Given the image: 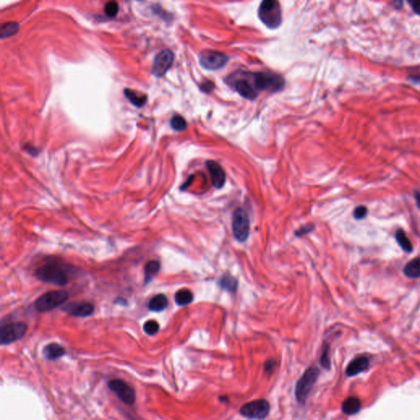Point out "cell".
I'll return each mask as SVG.
<instances>
[{
    "instance_id": "obj_13",
    "label": "cell",
    "mask_w": 420,
    "mask_h": 420,
    "mask_svg": "<svg viewBox=\"0 0 420 420\" xmlns=\"http://www.w3.org/2000/svg\"><path fill=\"white\" fill-rule=\"evenodd\" d=\"M64 312L74 317H88L94 313V304L87 301L72 302L62 308Z\"/></svg>"
},
{
    "instance_id": "obj_17",
    "label": "cell",
    "mask_w": 420,
    "mask_h": 420,
    "mask_svg": "<svg viewBox=\"0 0 420 420\" xmlns=\"http://www.w3.org/2000/svg\"><path fill=\"white\" fill-rule=\"evenodd\" d=\"M361 409V402L360 399L355 396L347 398L342 403V412L347 415H354Z\"/></svg>"
},
{
    "instance_id": "obj_24",
    "label": "cell",
    "mask_w": 420,
    "mask_h": 420,
    "mask_svg": "<svg viewBox=\"0 0 420 420\" xmlns=\"http://www.w3.org/2000/svg\"><path fill=\"white\" fill-rule=\"evenodd\" d=\"M19 31V25L14 22L5 23L1 26L0 29V37L1 39L7 38L14 36Z\"/></svg>"
},
{
    "instance_id": "obj_27",
    "label": "cell",
    "mask_w": 420,
    "mask_h": 420,
    "mask_svg": "<svg viewBox=\"0 0 420 420\" xmlns=\"http://www.w3.org/2000/svg\"><path fill=\"white\" fill-rule=\"evenodd\" d=\"M159 330V324L155 320H149L144 324V331L148 335L156 334Z\"/></svg>"
},
{
    "instance_id": "obj_29",
    "label": "cell",
    "mask_w": 420,
    "mask_h": 420,
    "mask_svg": "<svg viewBox=\"0 0 420 420\" xmlns=\"http://www.w3.org/2000/svg\"><path fill=\"white\" fill-rule=\"evenodd\" d=\"M320 364L324 367V369H330L331 362H330V357H329V347H325L323 351L322 356L320 358Z\"/></svg>"
},
{
    "instance_id": "obj_23",
    "label": "cell",
    "mask_w": 420,
    "mask_h": 420,
    "mask_svg": "<svg viewBox=\"0 0 420 420\" xmlns=\"http://www.w3.org/2000/svg\"><path fill=\"white\" fill-rule=\"evenodd\" d=\"M395 237H396L398 245L400 246V248L402 249L404 252L411 253L413 251L412 243L409 241V238L407 237L404 231L401 230V229L398 230L396 235H395Z\"/></svg>"
},
{
    "instance_id": "obj_15",
    "label": "cell",
    "mask_w": 420,
    "mask_h": 420,
    "mask_svg": "<svg viewBox=\"0 0 420 420\" xmlns=\"http://www.w3.org/2000/svg\"><path fill=\"white\" fill-rule=\"evenodd\" d=\"M369 366V359L365 356H360V357L356 358L355 360H352L348 364V366L346 369V373L349 377H353V376L357 375L359 373H363V372L367 370Z\"/></svg>"
},
{
    "instance_id": "obj_16",
    "label": "cell",
    "mask_w": 420,
    "mask_h": 420,
    "mask_svg": "<svg viewBox=\"0 0 420 420\" xmlns=\"http://www.w3.org/2000/svg\"><path fill=\"white\" fill-rule=\"evenodd\" d=\"M66 354L64 347L58 343H50L43 350V355L48 360H58Z\"/></svg>"
},
{
    "instance_id": "obj_32",
    "label": "cell",
    "mask_w": 420,
    "mask_h": 420,
    "mask_svg": "<svg viewBox=\"0 0 420 420\" xmlns=\"http://www.w3.org/2000/svg\"><path fill=\"white\" fill-rule=\"evenodd\" d=\"M275 361L274 360H268L264 364V370L267 373H271L273 371V368H274Z\"/></svg>"
},
{
    "instance_id": "obj_33",
    "label": "cell",
    "mask_w": 420,
    "mask_h": 420,
    "mask_svg": "<svg viewBox=\"0 0 420 420\" xmlns=\"http://www.w3.org/2000/svg\"><path fill=\"white\" fill-rule=\"evenodd\" d=\"M213 88H214V84L212 82H210V81H205V82L201 85V89L203 91L205 92V93H208V92L211 91Z\"/></svg>"
},
{
    "instance_id": "obj_28",
    "label": "cell",
    "mask_w": 420,
    "mask_h": 420,
    "mask_svg": "<svg viewBox=\"0 0 420 420\" xmlns=\"http://www.w3.org/2000/svg\"><path fill=\"white\" fill-rule=\"evenodd\" d=\"M119 5L115 1L108 2L104 6L105 14L110 18H114L119 12Z\"/></svg>"
},
{
    "instance_id": "obj_4",
    "label": "cell",
    "mask_w": 420,
    "mask_h": 420,
    "mask_svg": "<svg viewBox=\"0 0 420 420\" xmlns=\"http://www.w3.org/2000/svg\"><path fill=\"white\" fill-rule=\"evenodd\" d=\"M319 373L320 371L316 367H309L298 380L295 385V395L299 403L306 401L311 390L316 383Z\"/></svg>"
},
{
    "instance_id": "obj_11",
    "label": "cell",
    "mask_w": 420,
    "mask_h": 420,
    "mask_svg": "<svg viewBox=\"0 0 420 420\" xmlns=\"http://www.w3.org/2000/svg\"><path fill=\"white\" fill-rule=\"evenodd\" d=\"M228 62V57L221 52L205 49L199 54V63L208 70H218L224 67Z\"/></svg>"
},
{
    "instance_id": "obj_26",
    "label": "cell",
    "mask_w": 420,
    "mask_h": 420,
    "mask_svg": "<svg viewBox=\"0 0 420 420\" xmlns=\"http://www.w3.org/2000/svg\"><path fill=\"white\" fill-rule=\"evenodd\" d=\"M171 127L176 132H183L187 128V123L181 115H176L171 120Z\"/></svg>"
},
{
    "instance_id": "obj_6",
    "label": "cell",
    "mask_w": 420,
    "mask_h": 420,
    "mask_svg": "<svg viewBox=\"0 0 420 420\" xmlns=\"http://www.w3.org/2000/svg\"><path fill=\"white\" fill-rule=\"evenodd\" d=\"M27 325L23 322H12L3 324L0 328V344L9 345L26 335Z\"/></svg>"
},
{
    "instance_id": "obj_19",
    "label": "cell",
    "mask_w": 420,
    "mask_h": 420,
    "mask_svg": "<svg viewBox=\"0 0 420 420\" xmlns=\"http://www.w3.org/2000/svg\"><path fill=\"white\" fill-rule=\"evenodd\" d=\"M404 273L409 278L420 277V257L414 258L404 266Z\"/></svg>"
},
{
    "instance_id": "obj_2",
    "label": "cell",
    "mask_w": 420,
    "mask_h": 420,
    "mask_svg": "<svg viewBox=\"0 0 420 420\" xmlns=\"http://www.w3.org/2000/svg\"><path fill=\"white\" fill-rule=\"evenodd\" d=\"M253 86L256 91L274 92L282 89L285 85V81L282 76L273 72H255L251 74Z\"/></svg>"
},
{
    "instance_id": "obj_22",
    "label": "cell",
    "mask_w": 420,
    "mask_h": 420,
    "mask_svg": "<svg viewBox=\"0 0 420 420\" xmlns=\"http://www.w3.org/2000/svg\"><path fill=\"white\" fill-rule=\"evenodd\" d=\"M124 95L136 107H142V106L146 104V101H147V97H146V95L138 94L137 92L134 91V90H132V89H124Z\"/></svg>"
},
{
    "instance_id": "obj_5",
    "label": "cell",
    "mask_w": 420,
    "mask_h": 420,
    "mask_svg": "<svg viewBox=\"0 0 420 420\" xmlns=\"http://www.w3.org/2000/svg\"><path fill=\"white\" fill-rule=\"evenodd\" d=\"M69 297V295L65 291H53L45 293L36 299L34 306L36 310L41 313L49 312L64 304Z\"/></svg>"
},
{
    "instance_id": "obj_25",
    "label": "cell",
    "mask_w": 420,
    "mask_h": 420,
    "mask_svg": "<svg viewBox=\"0 0 420 420\" xmlns=\"http://www.w3.org/2000/svg\"><path fill=\"white\" fill-rule=\"evenodd\" d=\"M219 285H220L221 287L225 289L226 291L233 292V291L237 290L238 282H237V280L235 279L233 276L226 274L224 275V277H221V279L219 281Z\"/></svg>"
},
{
    "instance_id": "obj_7",
    "label": "cell",
    "mask_w": 420,
    "mask_h": 420,
    "mask_svg": "<svg viewBox=\"0 0 420 420\" xmlns=\"http://www.w3.org/2000/svg\"><path fill=\"white\" fill-rule=\"evenodd\" d=\"M233 233L238 242H246L250 234V219L246 210L237 208L233 216Z\"/></svg>"
},
{
    "instance_id": "obj_1",
    "label": "cell",
    "mask_w": 420,
    "mask_h": 420,
    "mask_svg": "<svg viewBox=\"0 0 420 420\" xmlns=\"http://www.w3.org/2000/svg\"><path fill=\"white\" fill-rule=\"evenodd\" d=\"M35 276L41 282L55 286H64L68 283L67 268L58 260L51 259L36 268Z\"/></svg>"
},
{
    "instance_id": "obj_3",
    "label": "cell",
    "mask_w": 420,
    "mask_h": 420,
    "mask_svg": "<svg viewBox=\"0 0 420 420\" xmlns=\"http://www.w3.org/2000/svg\"><path fill=\"white\" fill-rule=\"evenodd\" d=\"M259 18L268 28H277L282 21V9L279 3L274 0L263 1L259 6Z\"/></svg>"
},
{
    "instance_id": "obj_20",
    "label": "cell",
    "mask_w": 420,
    "mask_h": 420,
    "mask_svg": "<svg viewBox=\"0 0 420 420\" xmlns=\"http://www.w3.org/2000/svg\"><path fill=\"white\" fill-rule=\"evenodd\" d=\"M160 270V263L157 260L148 262L145 267V283H150Z\"/></svg>"
},
{
    "instance_id": "obj_35",
    "label": "cell",
    "mask_w": 420,
    "mask_h": 420,
    "mask_svg": "<svg viewBox=\"0 0 420 420\" xmlns=\"http://www.w3.org/2000/svg\"><path fill=\"white\" fill-rule=\"evenodd\" d=\"M409 80L413 81V82L420 83V74H410L409 76Z\"/></svg>"
},
{
    "instance_id": "obj_14",
    "label": "cell",
    "mask_w": 420,
    "mask_h": 420,
    "mask_svg": "<svg viewBox=\"0 0 420 420\" xmlns=\"http://www.w3.org/2000/svg\"><path fill=\"white\" fill-rule=\"evenodd\" d=\"M206 167L209 172L213 186L217 189L223 187L226 181V174H225L224 168H222V166L217 162L208 160L206 162Z\"/></svg>"
},
{
    "instance_id": "obj_31",
    "label": "cell",
    "mask_w": 420,
    "mask_h": 420,
    "mask_svg": "<svg viewBox=\"0 0 420 420\" xmlns=\"http://www.w3.org/2000/svg\"><path fill=\"white\" fill-rule=\"evenodd\" d=\"M409 4L411 9H413V11L420 16V0L409 1Z\"/></svg>"
},
{
    "instance_id": "obj_21",
    "label": "cell",
    "mask_w": 420,
    "mask_h": 420,
    "mask_svg": "<svg viewBox=\"0 0 420 420\" xmlns=\"http://www.w3.org/2000/svg\"><path fill=\"white\" fill-rule=\"evenodd\" d=\"M194 299V295L189 289H181L175 294V301L179 306H185L190 304Z\"/></svg>"
},
{
    "instance_id": "obj_18",
    "label": "cell",
    "mask_w": 420,
    "mask_h": 420,
    "mask_svg": "<svg viewBox=\"0 0 420 420\" xmlns=\"http://www.w3.org/2000/svg\"><path fill=\"white\" fill-rule=\"evenodd\" d=\"M168 299L166 297V295L163 294H159V295H154V297L150 299L148 304V308L153 312H161L168 307Z\"/></svg>"
},
{
    "instance_id": "obj_8",
    "label": "cell",
    "mask_w": 420,
    "mask_h": 420,
    "mask_svg": "<svg viewBox=\"0 0 420 420\" xmlns=\"http://www.w3.org/2000/svg\"><path fill=\"white\" fill-rule=\"evenodd\" d=\"M270 411V404L266 400H255L243 404L241 414L251 419L261 420L266 418Z\"/></svg>"
},
{
    "instance_id": "obj_12",
    "label": "cell",
    "mask_w": 420,
    "mask_h": 420,
    "mask_svg": "<svg viewBox=\"0 0 420 420\" xmlns=\"http://www.w3.org/2000/svg\"><path fill=\"white\" fill-rule=\"evenodd\" d=\"M174 60V54L169 49H164L157 54L153 62L152 73L162 77L170 69Z\"/></svg>"
},
{
    "instance_id": "obj_9",
    "label": "cell",
    "mask_w": 420,
    "mask_h": 420,
    "mask_svg": "<svg viewBox=\"0 0 420 420\" xmlns=\"http://www.w3.org/2000/svg\"><path fill=\"white\" fill-rule=\"evenodd\" d=\"M108 387L122 400L128 405H132L136 402L137 396L134 388L130 386L128 382L122 379L110 380Z\"/></svg>"
},
{
    "instance_id": "obj_34",
    "label": "cell",
    "mask_w": 420,
    "mask_h": 420,
    "mask_svg": "<svg viewBox=\"0 0 420 420\" xmlns=\"http://www.w3.org/2000/svg\"><path fill=\"white\" fill-rule=\"evenodd\" d=\"M312 228H311V226L303 227L300 230L298 231L296 234L299 235V236H300V235L306 234V233H309V232L312 231Z\"/></svg>"
},
{
    "instance_id": "obj_30",
    "label": "cell",
    "mask_w": 420,
    "mask_h": 420,
    "mask_svg": "<svg viewBox=\"0 0 420 420\" xmlns=\"http://www.w3.org/2000/svg\"><path fill=\"white\" fill-rule=\"evenodd\" d=\"M368 208L365 206H358L356 209L354 210V218L357 220H361L366 217Z\"/></svg>"
},
{
    "instance_id": "obj_10",
    "label": "cell",
    "mask_w": 420,
    "mask_h": 420,
    "mask_svg": "<svg viewBox=\"0 0 420 420\" xmlns=\"http://www.w3.org/2000/svg\"><path fill=\"white\" fill-rule=\"evenodd\" d=\"M245 76H237L236 75H232L228 78V82L229 85L234 88L243 98L247 99H255L258 96V92L255 90L253 86L252 83L249 80L248 74H244Z\"/></svg>"
},
{
    "instance_id": "obj_36",
    "label": "cell",
    "mask_w": 420,
    "mask_h": 420,
    "mask_svg": "<svg viewBox=\"0 0 420 420\" xmlns=\"http://www.w3.org/2000/svg\"><path fill=\"white\" fill-rule=\"evenodd\" d=\"M414 199H415L416 205L420 209V192L419 191H415L414 192Z\"/></svg>"
}]
</instances>
